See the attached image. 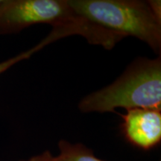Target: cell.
Returning <instances> with one entry per match:
<instances>
[{
	"label": "cell",
	"instance_id": "6da1fadb",
	"mask_svg": "<svg viewBox=\"0 0 161 161\" xmlns=\"http://www.w3.org/2000/svg\"><path fill=\"white\" fill-rule=\"evenodd\" d=\"M78 108L83 113L161 110V57L137 58L115 81L82 98Z\"/></svg>",
	"mask_w": 161,
	"mask_h": 161
},
{
	"label": "cell",
	"instance_id": "7a4b0ae2",
	"mask_svg": "<svg viewBox=\"0 0 161 161\" xmlns=\"http://www.w3.org/2000/svg\"><path fill=\"white\" fill-rule=\"evenodd\" d=\"M78 14L102 27L146 43L161 54V20L148 1L138 0H68Z\"/></svg>",
	"mask_w": 161,
	"mask_h": 161
},
{
	"label": "cell",
	"instance_id": "3957f363",
	"mask_svg": "<svg viewBox=\"0 0 161 161\" xmlns=\"http://www.w3.org/2000/svg\"><path fill=\"white\" fill-rule=\"evenodd\" d=\"M37 24L52 25L69 36L78 35L90 39L95 25L78 14L68 0H1L0 35H12Z\"/></svg>",
	"mask_w": 161,
	"mask_h": 161
},
{
	"label": "cell",
	"instance_id": "277c9868",
	"mask_svg": "<svg viewBox=\"0 0 161 161\" xmlns=\"http://www.w3.org/2000/svg\"><path fill=\"white\" fill-rule=\"evenodd\" d=\"M161 110L135 108L120 114L121 129L125 138L136 148L147 151L161 141Z\"/></svg>",
	"mask_w": 161,
	"mask_h": 161
},
{
	"label": "cell",
	"instance_id": "5b68a950",
	"mask_svg": "<svg viewBox=\"0 0 161 161\" xmlns=\"http://www.w3.org/2000/svg\"><path fill=\"white\" fill-rule=\"evenodd\" d=\"M60 153L56 161H105L96 158L92 150L82 143L72 144L61 140L58 142Z\"/></svg>",
	"mask_w": 161,
	"mask_h": 161
},
{
	"label": "cell",
	"instance_id": "8992f818",
	"mask_svg": "<svg viewBox=\"0 0 161 161\" xmlns=\"http://www.w3.org/2000/svg\"><path fill=\"white\" fill-rule=\"evenodd\" d=\"M52 40H50V38L46 37L45 39H43L40 42V43H38L37 45H36L34 47H32L31 49L26 50V51L21 52V53L18 54V55L14 56L11 58L4 60L3 62H0V75L2 74H3L4 72L8 70L10 68H11L12 66H14L16 64L19 63V62L23 61V60L29 59L36 52L40 51V49H42L44 46L48 45V44L52 43Z\"/></svg>",
	"mask_w": 161,
	"mask_h": 161
},
{
	"label": "cell",
	"instance_id": "52a82bcc",
	"mask_svg": "<svg viewBox=\"0 0 161 161\" xmlns=\"http://www.w3.org/2000/svg\"><path fill=\"white\" fill-rule=\"evenodd\" d=\"M19 161H56L55 158L49 151H45L42 154L31 157L28 160H22Z\"/></svg>",
	"mask_w": 161,
	"mask_h": 161
},
{
	"label": "cell",
	"instance_id": "ba28073f",
	"mask_svg": "<svg viewBox=\"0 0 161 161\" xmlns=\"http://www.w3.org/2000/svg\"><path fill=\"white\" fill-rule=\"evenodd\" d=\"M148 3L155 17L161 20V2L160 0H150Z\"/></svg>",
	"mask_w": 161,
	"mask_h": 161
},
{
	"label": "cell",
	"instance_id": "9c48e42d",
	"mask_svg": "<svg viewBox=\"0 0 161 161\" xmlns=\"http://www.w3.org/2000/svg\"><path fill=\"white\" fill-rule=\"evenodd\" d=\"M0 1H1V0H0Z\"/></svg>",
	"mask_w": 161,
	"mask_h": 161
}]
</instances>
